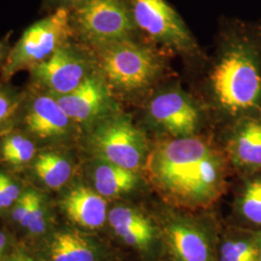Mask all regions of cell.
Returning <instances> with one entry per match:
<instances>
[{"instance_id": "cell-1", "label": "cell", "mask_w": 261, "mask_h": 261, "mask_svg": "<svg viewBox=\"0 0 261 261\" xmlns=\"http://www.w3.org/2000/svg\"><path fill=\"white\" fill-rule=\"evenodd\" d=\"M145 165L154 186L174 205L207 207L223 191V161L200 139L186 137L164 141L147 156Z\"/></svg>"}, {"instance_id": "cell-2", "label": "cell", "mask_w": 261, "mask_h": 261, "mask_svg": "<svg viewBox=\"0 0 261 261\" xmlns=\"http://www.w3.org/2000/svg\"><path fill=\"white\" fill-rule=\"evenodd\" d=\"M215 96L231 113L251 110L261 98V73L249 49L234 47L224 54L211 76Z\"/></svg>"}, {"instance_id": "cell-3", "label": "cell", "mask_w": 261, "mask_h": 261, "mask_svg": "<svg viewBox=\"0 0 261 261\" xmlns=\"http://www.w3.org/2000/svg\"><path fill=\"white\" fill-rule=\"evenodd\" d=\"M74 35L69 8L54 10L28 27L6 56L2 76L5 82L22 70L45 61Z\"/></svg>"}, {"instance_id": "cell-4", "label": "cell", "mask_w": 261, "mask_h": 261, "mask_svg": "<svg viewBox=\"0 0 261 261\" xmlns=\"http://www.w3.org/2000/svg\"><path fill=\"white\" fill-rule=\"evenodd\" d=\"M99 66L109 84L126 92L147 87L160 69L157 57L130 39L100 47Z\"/></svg>"}, {"instance_id": "cell-5", "label": "cell", "mask_w": 261, "mask_h": 261, "mask_svg": "<svg viewBox=\"0 0 261 261\" xmlns=\"http://www.w3.org/2000/svg\"><path fill=\"white\" fill-rule=\"evenodd\" d=\"M69 10L74 33L100 47L130 39L137 30L125 0H87Z\"/></svg>"}, {"instance_id": "cell-6", "label": "cell", "mask_w": 261, "mask_h": 261, "mask_svg": "<svg viewBox=\"0 0 261 261\" xmlns=\"http://www.w3.org/2000/svg\"><path fill=\"white\" fill-rule=\"evenodd\" d=\"M103 161L137 171L147 159L143 135L123 115H107L95 123L90 136Z\"/></svg>"}, {"instance_id": "cell-7", "label": "cell", "mask_w": 261, "mask_h": 261, "mask_svg": "<svg viewBox=\"0 0 261 261\" xmlns=\"http://www.w3.org/2000/svg\"><path fill=\"white\" fill-rule=\"evenodd\" d=\"M137 29L153 40L188 50L194 40L183 19L166 0H125Z\"/></svg>"}, {"instance_id": "cell-8", "label": "cell", "mask_w": 261, "mask_h": 261, "mask_svg": "<svg viewBox=\"0 0 261 261\" xmlns=\"http://www.w3.org/2000/svg\"><path fill=\"white\" fill-rule=\"evenodd\" d=\"M29 71L38 87L54 96L72 92L91 75L87 61L69 43Z\"/></svg>"}, {"instance_id": "cell-9", "label": "cell", "mask_w": 261, "mask_h": 261, "mask_svg": "<svg viewBox=\"0 0 261 261\" xmlns=\"http://www.w3.org/2000/svg\"><path fill=\"white\" fill-rule=\"evenodd\" d=\"M22 122L28 133L41 140L63 139L70 135L75 124L56 97L44 90L31 96L27 102Z\"/></svg>"}, {"instance_id": "cell-10", "label": "cell", "mask_w": 261, "mask_h": 261, "mask_svg": "<svg viewBox=\"0 0 261 261\" xmlns=\"http://www.w3.org/2000/svg\"><path fill=\"white\" fill-rule=\"evenodd\" d=\"M55 97L75 124L96 123L109 115V89L103 79L98 75L91 74L72 92Z\"/></svg>"}, {"instance_id": "cell-11", "label": "cell", "mask_w": 261, "mask_h": 261, "mask_svg": "<svg viewBox=\"0 0 261 261\" xmlns=\"http://www.w3.org/2000/svg\"><path fill=\"white\" fill-rule=\"evenodd\" d=\"M149 112L154 121L178 138L192 137L199 123L196 106L184 94L176 91L160 94L154 98Z\"/></svg>"}, {"instance_id": "cell-12", "label": "cell", "mask_w": 261, "mask_h": 261, "mask_svg": "<svg viewBox=\"0 0 261 261\" xmlns=\"http://www.w3.org/2000/svg\"><path fill=\"white\" fill-rule=\"evenodd\" d=\"M62 208L72 222L84 228H99L107 220L105 197L88 187L72 189L63 198Z\"/></svg>"}, {"instance_id": "cell-13", "label": "cell", "mask_w": 261, "mask_h": 261, "mask_svg": "<svg viewBox=\"0 0 261 261\" xmlns=\"http://www.w3.org/2000/svg\"><path fill=\"white\" fill-rule=\"evenodd\" d=\"M109 222L116 235L130 247L144 250L153 241L154 228L151 222L134 208H113L109 214Z\"/></svg>"}, {"instance_id": "cell-14", "label": "cell", "mask_w": 261, "mask_h": 261, "mask_svg": "<svg viewBox=\"0 0 261 261\" xmlns=\"http://www.w3.org/2000/svg\"><path fill=\"white\" fill-rule=\"evenodd\" d=\"M166 234L171 251L178 260H210L209 243L194 225L175 222L166 228Z\"/></svg>"}, {"instance_id": "cell-15", "label": "cell", "mask_w": 261, "mask_h": 261, "mask_svg": "<svg viewBox=\"0 0 261 261\" xmlns=\"http://www.w3.org/2000/svg\"><path fill=\"white\" fill-rule=\"evenodd\" d=\"M95 190L105 198H112L129 193L137 186V171L103 161L94 171Z\"/></svg>"}, {"instance_id": "cell-16", "label": "cell", "mask_w": 261, "mask_h": 261, "mask_svg": "<svg viewBox=\"0 0 261 261\" xmlns=\"http://www.w3.org/2000/svg\"><path fill=\"white\" fill-rule=\"evenodd\" d=\"M50 261H97L93 245L74 231L56 233L50 244Z\"/></svg>"}, {"instance_id": "cell-17", "label": "cell", "mask_w": 261, "mask_h": 261, "mask_svg": "<svg viewBox=\"0 0 261 261\" xmlns=\"http://www.w3.org/2000/svg\"><path fill=\"white\" fill-rule=\"evenodd\" d=\"M232 152L240 165L261 168V121L250 120L243 124L234 137Z\"/></svg>"}, {"instance_id": "cell-18", "label": "cell", "mask_w": 261, "mask_h": 261, "mask_svg": "<svg viewBox=\"0 0 261 261\" xmlns=\"http://www.w3.org/2000/svg\"><path fill=\"white\" fill-rule=\"evenodd\" d=\"M34 171L46 186L58 190L70 180L73 167L63 155L56 152H44L35 160Z\"/></svg>"}, {"instance_id": "cell-19", "label": "cell", "mask_w": 261, "mask_h": 261, "mask_svg": "<svg viewBox=\"0 0 261 261\" xmlns=\"http://www.w3.org/2000/svg\"><path fill=\"white\" fill-rule=\"evenodd\" d=\"M35 154L34 142L21 134L9 135L1 143L2 159L12 166L25 165L34 158Z\"/></svg>"}, {"instance_id": "cell-20", "label": "cell", "mask_w": 261, "mask_h": 261, "mask_svg": "<svg viewBox=\"0 0 261 261\" xmlns=\"http://www.w3.org/2000/svg\"><path fill=\"white\" fill-rule=\"evenodd\" d=\"M243 215L252 223L261 224V179L250 182L242 196Z\"/></svg>"}, {"instance_id": "cell-21", "label": "cell", "mask_w": 261, "mask_h": 261, "mask_svg": "<svg viewBox=\"0 0 261 261\" xmlns=\"http://www.w3.org/2000/svg\"><path fill=\"white\" fill-rule=\"evenodd\" d=\"M221 261H259V249L251 243L230 241L224 243Z\"/></svg>"}, {"instance_id": "cell-22", "label": "cell", "mask_w": 261, "mask_h": 261, "mask_svg": "<svg viewBox=\"0 0 261 261\" xmlns=\"http://www.w3.org/2000/svg\"><path fill=\"white\" fill-rule=\"evenodd\" d=\"M19 96L7 88H0V130L6 129L19 110Z\"/></svg>"}, {"instance_id": "cell-23", "label": "cell", "mask_w": 261, "mask_h": 261, "mask_svg": "<svg viewBox=\"0 0 261 261\" xmlns=\"http://www.w3.org/2000/svg\"><path fill=\"white\" fill-rule=\"evenodd\" d=\"M47 227V220H46V208L44 198L38 192L34 197L32 211L28 221V230L32 234H42L45 232Z\"/></svg>"}, {"instance_id": "cell-24", "label": "cell", "mask_w": 261, "mask_h": 261, "mask_svg": "<svg viewBox=\"0 0 261 261\" xmlns=\"http://www.w3.org/2000/svg\"><path fill=\"white\" fill-rule=\"evenodd\" d=\"M35 195L36 191L34 190H28L22 193V195H20L19 199L17 200L15 209L12 213L14 221L25 228L31 215Z\"/></svg>"}, {"instance_id": "cell-25", "label": "cell", "mask_w": 261, "mask_h": 261, "mask_svg": "<svg viewBox=\"0 0 261 261\" xmlns=\"http://www.w3.org/2000/svg\"><path fill=\"white\" fill-rule=\"evenodd\" d=\"M19 196L20 190L18 184L7 174L0 172V210L16 203Z\"/></svg>"}, {"instance_id": "cell-26", "label": "cell", "mask_w": 261, "mask_h": 261, "mask_svg": "<svg viewBox=\"0 0 261 261\" xmlns=\"http://www.w3.org/2000/svg\"><path fill=\"white\" fill-rule=\"evenodd\" d=\"M85 1L87 0H45V6L48 9L54 11L61 7L72 8L81 3H84Z\"/></svg>"}, {"instance_id": "cell-27", "label": "cell", "mask_w": 261, "mask_h": 261, "mask_svg": "<svg viewBox=\"0 0 261 261\" xmlns=\"http://www.w3.org/2000/svg\"><path fill=\"white\" fill-rule=\"evenodd\" d=\"M7 261H42L41 259H39L37 257H35V256H32V255H30V254H28L27 252H21V251H19V252H13L11 255H10L9 257H8V259Z\"/></svg>"}, {"instance_id": "cell-28", "label": "cell", "mask_w": 261, "mask_h": 261, "mask_svg": "<svg viewBox=\"0 0 261 261\" xmlns=\"http://www.w3.org/2000/svg\"><path fill=\"white\" fill-rule=\"evenodd\" d=\"M6 242H7V238H6L5 234L0 231V261H2L3 259L4 251L6 248Z\"/></svg>"}, {"instance_id": "cell-29", "label": "cell", "mask_w": 261, "mask_h": 261, "mask_svg": "<svg viewBox=\"0 0 261 261\" xmlns=\"http://www.w3.org/2000/svg\"><path fill=\"white\" fill-rule=\"evenodd\" d=\"M5 57V47L3 46V44H0V64L3 61Z\"/></svg>"}, {"instance_id": "cell-30", "label": "cell", "mask_w": 261, "mask_h": 261, "mask_svg": "<svg viewBox=\"0 0 261 261\" xmlns=\"http://www.w3.org/2000/svg\"><path fill=\"white\" fill-rule=\"evenodd\" d=\"M259 261H261V244L260 248H259Z\"/></svg>"}]
</instances>
